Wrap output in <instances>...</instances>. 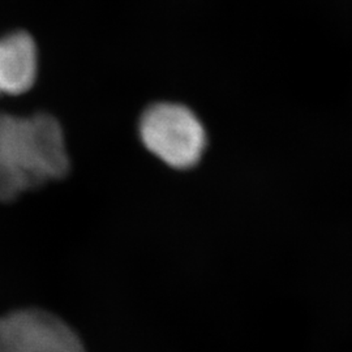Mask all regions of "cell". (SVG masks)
<instances>
[{
    "label": "cell",
    "mask_w": 352,
    "mask_h": 352,
    "mask_svg": "<svg viewBox=\"0 0 352 352\" xmlns=\"http://www.w3.org/2000/svg\"><path fill=\"white\" fill-rule=\"evenodd\" d=\"M65 128L55 113H0V201L68 174Z\"/></svg>",
    "instance_id": "1"
},
{
    "label": "cell",
    "mask_w": 352,
    "mask_h": 352,
    "mask_svg": "<svg viewBox=\"0 0 352 352\" xmlns=\"http://www.w3.org/2000/svg\"><path fill=\"white\" fill-rule=\"evenodd\" d=\"M136 129L142 146L175 170L196 166L208 148V131L201 116L182 102L148 104L140 113Z\"/></svg>",
    "instance_id": "2"
},
{
    "label": "cell",
    "mask_w": 352,
    "mask_h": 352,
    "mask_svg": "<svg viewBox=\"0 0 352 352\" xmlns=\"http://www.w3.org/2000/svg\"><path fill=\"white\" fill-rule=\"evenodd\" d=\"M0 352H87L75 330L50 312L28 308L0 317Z\"/></svg>",
    "instance_id": "3"
},
{
    "label": "cell",
    "mask_w": 352,
    "mask_h": 352,
    "mask_svg": "<svg viewBox=\"0 0 352 352\" xmlns=\"http://www.w3.org/2000/svg\"><path fill=\"white\" fill-rule=\"evenodd\" d=\"M41 55L36 37L16 30L0 37V96L17 97L36 88Z\"/></svg>",
    "instance_id": "4"
}]
</instances>
